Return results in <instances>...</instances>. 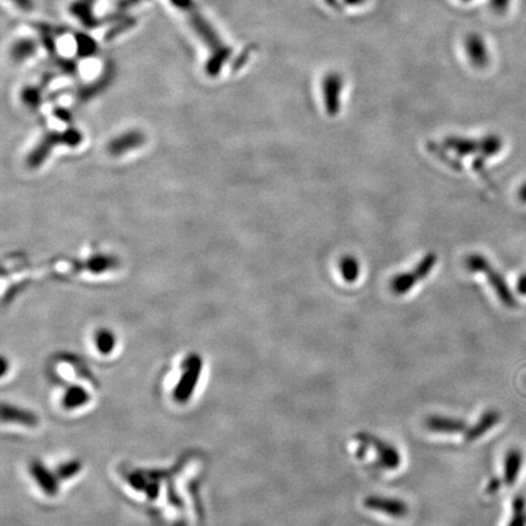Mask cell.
Returning a JSON list of instances; mask_svg holds the SVG:
<instances>
[{"label": "cell", "mask_w": 526, "mask_h": 526, "mask_svg": "<svg viewBox=\"0 0 526 526\" xmlns=\"http://www.w3.org/2000/svg\"><path fill=\"white\" fill-rule=\"evenodd\" d=\"M424 424L426 429L436 434H459L468 429L464 420L451 417L430 416L425 419Z\"/></svg>", "instance_id": "obj_8"}, {"label": "cell", "mask_w": 526, "mask_h": 526, "mask_svg": "<svg viewBox=\"0 0 526 526\" xmlns=\"http://www.w3.org/2000/svg\"><path fill=\"white\" fill-rule=\"evenodd\" d=\"M501 485H502V481H501L499 478H492V479L487 483V486H486V494H497L499 490L501 489Z\"/></svg>", "instance_id": "obj_16"}, {"label": "cell", "mask_w": 526, "mask_h": 526, "mask_svg": "<svg viewBox=\"0 0 526 526\" xmlns=\"http://www.w3.org/2000/svg\"><path fill=\"white\" fill-rule=\"evenodd\" d=\"M363 504L367 509L384 513L393 518L406 517L410 512L408 506L402 499H390V497L378 496V494L368 496Z\"/></svg>", "instance_id": "obj_7"}, {"label": "cell", "mask_w": 526, "mask_h": 526, "mask_svg": "<svg viewBox=\"0 0 526 526\" xmlns=\"http://www.w3.org/2000/svg\"><path fill=\"white\" fill-rule=\"evenodd\" d=\"M466 267L469 268L471 272H486V274L489 276L491 285L496 290V294L499 295V299L504 302V305L507 306V307H514L515 306L514 297H513L511 291L508 289V286L504 284V279L497 273L494 272L492 268L490 267L489 262H486V259L483 256H480V255L469 256L468 259H466Z\"/></svg>", "instance_id": "obj_6"}, {"label": "cell", "mask_w": 526, "mask_h": 526, "mask_svg": "<svg viewBox=\"0 0 526 526\" xmlns=\"http://www.w3.org/2000/svg\"><path fill=\"white\" fill-rule=\"evenodd\" d=\"M355 438L360 443V445H365V447L373 448L377 453L379 466H382L383 469L395 471L401 466V454L391 443H386L370 433H358L356 434Z\"/></svg>", "instance_id": "obj_2"}, {"label": "cell", "mask_w": 526, "mask_h": 526, "mask_svg": "<svg viewBox=\"0 0 526 526\" xmlns=\"http://www.w3.org/2000/svg\"><path fill=\"white\" fill-rule=\"evenodd\" d=\"M93 3H94V0H81L79 3L77 1L72 6V11L86 25H90V22L93 21V20H90L92 19Z\"/></svg>", "instance_id": "obj_13"}, {"label": "cell", "mask_w": 526, "mask_h": 526, "mask_svg": "<svg viewBox=\"0 0 526 526\" xmlns=\"http://www.w3.org/2000/svg\"><path fill=\"white\" fill-rule=\"evenodd\" d=\"M459 1H461V3H471V1H474V0H459Z\"/></svg>", "instance_id": "obj_21"}, {"label": "cell", "mask_w": 526, "mask_h": 526, "mask_svg": "<svg viewBox=\"0 0 526 526\" xmlns=\"http://www.w3.org/2000/svg\"><path fill=\"white\" fill-rule=\"evenodd\" d=\"M445 144L447 145V148L452 149L459 155H466V154L469 155L480 149V142L476 143L471 139L459 138V137L446 139Z\"/></svg>", "instance_id": "obj_12"}, {"label": "cell", "mask_w": 526, "mask_h": 526, "mask_svg": "<svg viewBox=\"0 0 526 526\" xmlns=\"http://www.w3.org/2000/svg\"><path fill=\"white\" fill-rule=\"evenodd\" d=\"M499 420H501V413L499 411L489 410V411L485 412L484 414L480 417V419L478 420L473 426L468 428L464 433V438H466V443H473V441L479 440L481 436H484L486 433H489L494 425L499 424Z\"/></svg>", "instance_id": "obj_9"}, {"label": "cell", "mask_w": 526, "mask_h": 526, "mask_svg": "<svg viewBox=\"0 0 526 526\" xmlns=\"http://www.w3.org/2000/svg\"><path fill=\"white\" fill-rule=\"evenodd\" d=\"M519 291L522 295H526V277L522 278L520 283H519Z\"/></svg>", "instance_id": "obj_19"}, {"label": "cell", "mask_w": 526, "mask_h": 526, "mask_svg": "<svg viewBox=\"0 0 526 526\" xmlns=\"http://www.w3.org/2000/svg\"><path fill=\"white\" fill-rule=\"evenodd\" d=\"M321 87L324 107L328 115H337L342 109V92L345 88L344 76L337 71H330L328 74H324Z\"/></svg>", "instance_id": "obj_5"}, {"label": "cell", "mask_w": 526, "mask_h": 526, "mask_svg": "<svg viewBox=\"0 0 526 526\" xmlns=\"http://www.w3.org/2000/svg\"><path fill=\"white\" fill-rule=\"evenodd\" d=\"M368 1H370V0H342L344 4L349 6V8H352V9L362 8V6H365Z\"/></svg>", "instance_id": "obj_17"}, {"label": "cell", "mask_w": 526, "mask_h": 526, "mask_svg": "<svg viewBox=\"0 0 526 526\" xmlns=\"http://www.w3.org/2000/svg\"><path fill=\"white\" fill-rule=\"evenodd\" d=\"M339 269L342 278L349 283H353L360 277V262L353 256H345L340 259Z\"/></svg>", "instance_id": "obj_11"}, {"label": "cell", "mask_w": 526, "mask_h": 526, "mask_svg": "<svg viewBox=\"0 0 526 526\" xmlns=\"http://www.w3.org/2000/svg\"><path fill=\"white\" fill-rule=\"evenodd\" d=\"M461 49L466 60L476 69H485L491 61L489 43L479 32L466 33L461 41Z\"/></svg>", "instance_id": "obj_4"}, {"label": "cell", "mask_w": 526, "mask_h": 526, "mask_svg": "<svg viewBox=\"0 0 526 526\" xmlns=\"http://www.w3.org/2000/svg\"><path fill=\"white\" fill-rule=\"evenodd\" d=\"M513 0H487L490 10L496 15L507 14Z\"/></svg>", "instance_id": "obj_14"}, {"label": "cell", "mask_w": 526, "mask_h": 526, "mask_svg": "<svg viewBox=\"0 0 526 526\" xmlns=\"http://www.w3.org/2000/svg\"><path fill=\"white\" fill-rule=\"evenodd\" d=\"M522 453L518 448L508 451L504 457V480L508 486H513L518 480L522 466Z\"/></svg>", "instance_id": "obj_10"}, {"label": "cell", "mask_w": 526, "mask_h": 526, "mask_svg": "<svg viewBox=\"0 0 526 526\" xmlns=\"http://www.w3.org/2000/svg\"><path fill=\"white\" fill-rule=\"evenodd\" d=\"M436 255L429 254L422 259V262L417 266L412 272L402 273L393 278L391 281V290L395 295H405L408 291L411 290L413 286L416 285L417 282L423 281L424 278L429 276L431 269L434 268L436 263Z\"/></svg>", "instance_id": "obj_3"}, {"label": "cell", "mask_w": 526, "mask_h": 526, "mask_svg": "<svg viewBox=\"0 0 526 526\" xmlns=\"http://www.w3.org/2000/svg\"><path fill=\"white\" fill-rule=\"evenodd\" d=\"M13 1L19 6L20 9L25 10V11H31L32 9V0H13Z\"/></svg>", "instance_id": "obj_18"}, {"label": "cell", "mask_w": 526, "mask_h": 526, "mask_svg": "<svg viewBox=\"0 0 526 526\" xmlns=\"http://www.w3.org/2000/svg\"><path fill=\"white\" fill-rule=\"evenodd\" d=\"M520 198H522L524 201H526V185L522 190H520Z\"/></svg>", "instance_id": "obj_20"}, {"label": "cell", "mask_w": 526, "mask_h": 526, "mask_svg": "<svg viewBox=\"0 0 526 526\" xmlns=\"http://www.w3.org/2000/svg\"><path fill=\"white\" fill-rule=\"evenodd\" d=\"M172 3L175 6H178L184 14L188 15L190 26L195 32L198 33L200 39L203 43H206L208 49L213 51V55L215 58L226 59L229 48L222 43L221 38L218 37L217 33L213 31V28L208 25L206 19L200 14V11L196 6H194L193 1L191 0H172Z\"/></svg>", "instance_id": "obj_1"}, {"label": "cell", "mask_w": 526, "mask_h": 526, "mask_svg": "<svg viewBox=\"0 0 526 526\" xmlns=\"http://www.w3.org/2000/svg\"><path fill=\"white\" fill-rule=\"evenodd\" d=\"M508 526H526V511L513 512L512 520Z\"/></svg>", "instance_id": "obj_15"}]
</instances>
